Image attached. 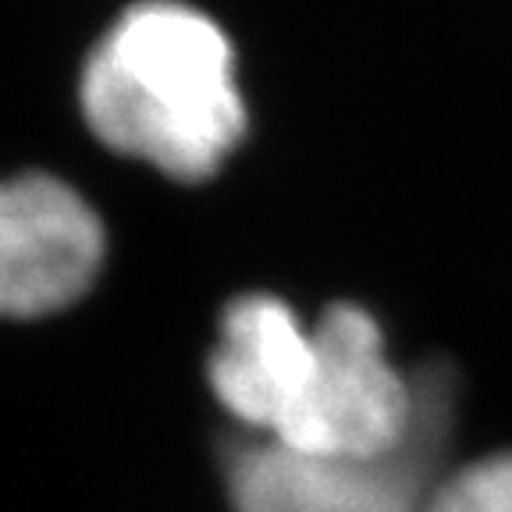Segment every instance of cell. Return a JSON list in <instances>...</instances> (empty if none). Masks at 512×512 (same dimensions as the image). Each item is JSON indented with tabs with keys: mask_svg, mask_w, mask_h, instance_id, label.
Returning a JSON list of instances; mask_svg holds the SVG:
<instances>
[{
	"mask_svg": "<svg viewBox=\"0 0 512 512\" xmlns=\"http://www.w3.org/2000/svg\"><path fill=\"white\" fill-rule=\"evenodd\" d=\"M79 96L107 150L178 182L221 171L249 125L228 32L182 0L132 4L86 57Z\"/></svg>",
	"mask_w": 512,
	"mask_h": 512,
	"instance_id": "6da1fadb",
	"label": "cell"
},
{
	"mask_svg": "<svg viewBox=\"0 0 512 512\" xmlns=\"http://www.w3.org/2000/svg\"><path fill=\"white\" fill-rule=\"evenodd\" d=\"M420 406L399 448L384 456H306L278 441L232 445L228 498L235 512H424L456 420V374L416 370Z\"/></svg>",
	"mask_w": 512,
	"mask_h": 512,
	"instance_id": "7a4b0ae2",
	"label": "cell"
},
{
	"mask_svg": "<svg viewBox=\"0 0 512 512\" xmlns=\"http://www.w3.org/2000/svg\"><path fill=\"white\" fill-rule=\"evenodd\" d=\"M313 374L278 434L306 456H384L409 438L420 406L416 374L388 360L384 331L356 303H335L313 324Z\"/></svg>",
	"mask_w": 512,
	"mask_h": 512,
	"instance_id": "3957f363",
	"label": "cell"
},
{
	"mask_svg": "<svg viewBox=\"0 0 512 512\" xmlns=\"http://www.w3.org/2000/svg\"><path fill=\"white\" fill-rule=\"evenodd\" d=\"M89 200L43 171L0 182V317L32 320L79 303L104 267Z\"/></svg>",
	"mask_w": 512,
	"mask_h": 512,
	"instance_id": "277c9868",
	"label": "cell"
},
{
	"mask_svg": "<svg viewBox=\"0 0 512 512\" xmlns=\"http://www.w3.org/2000/svg\"><path fill=\"white\" fill-rule=\"evenodd\" d=\"M313 328L271 292H246L224 306L207 374L217 402L271 438L303 399L313 374Z\"/></svg>",
	"mask_w": 512,
	"mask_h": 512,
	"instance_id": "5b68a950",
	"label": "cell"
},
{
	"mask_svg": "<svg viewBox=\"0 0 512 512\" xmlns=\"http://www.w3.org/2000/svg\"><path fill=\"white\" fill-rule=\"evenodd\" d=\"M424 512H512V452L480 459L438 480Z\"/></svg>",
	"mask_w": 512,
	"mask_h": 512,
	"instance_id": "8992f818",
	"label": "cell"
}]
</instances>
